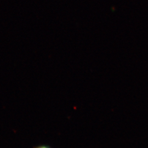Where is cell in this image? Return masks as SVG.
I'll use <instances>...</instances> for the list:
<instances>
[{
  "mask_svg": "<svg viewBox=\"0 0 148 148\" xmlns=\"http://www.w3.org/2000/svg\"><path fill=\"white\" fill-rule=\"evenodd\" d=\"M36 148H50L49 147H47V146H41V147H37Z\"/></svg>",
  "mask_w": 148,
  "mask_h": 148,
  "instance_id": "6da1fadb",
  "label": "cell"
}]
</instances>
